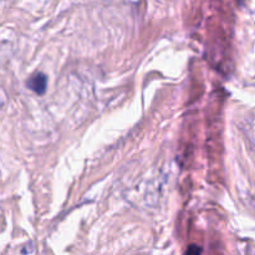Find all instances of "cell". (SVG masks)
<instances>
[{
  "mask_svg": "<svg viewBox=\"0 0 255 255\" xmlns=\"http://www.w3.org/2000/svg\"><path fill=\"white\" fill-rule=\"evenodd\" d=\"M46 85H47V77L45 76L44 74H36L29 80L27 82V86L29 89H31L32 91L36 92V94L42 95L46 90Z\"/></svg>",
  "mask_w": 255,
  "mask_h": 255,
  "instance_id": "obj_1",
  "label": "cell"
}]
</instances>
